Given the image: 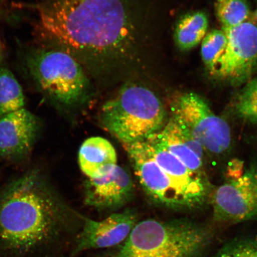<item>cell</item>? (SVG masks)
I'll return each instance as SVG.
<instances>
[{
  "label": "cell",
  "instance_id": "cell-1",
  "mask_svg": "<svg viewBox=\"0 0 257 257\" xmlns=\"http://www.w3.org/2000/svg\"><path fill=\"white\" fill-rule=\"evenodd\" d=\"M35 9L43 45L75 58L93 81L123 84L148 72L153 35L135 0H41Z\"/></svg>",
  "mask_w": 257,
  "mask_h": 257
},
{
  "label": "cell",
  "instance_id": "cell-2",
  "mask_svg": "<svg viewBox=\"0 0 257 257\" xmlns=\"http://www.w3.org/2000/svg\"><path fill=\"white\" fill-rule=\"evenodd\" d=\"M68 211L43 173L30 170L0 188V240L10 248L30 249L46 240Z\"/></svg>",
  "mask_w": 257,
  "mask_h": 257
},
{
  "label": "cell",
  "instance_id": "cell-3",
  "mask_svg": "<svg viewBox=\"0 0 257 257\" xmlns=\"http://www.w3.org/2000/svg\"><path fill=\"white\" fill-rule=\"evenodd\" d=\"M169 115L152 89L138 80L123 83L102 105V126L122 144L146 141L165 126Z\"/></svg>",
  "mask_w": 257,
  "mask_h": 257
},
{
  "label": "cell",
  "instance_id": "cell-4",
  "mask_svg": "<svg viewBox=\"0 0 257 257\" xmlns=\"http://www.w3.org/2000/svg\"><path fill=\"white\" fill-rule=\"evenodd\" d=\"M25 65L35 86L58 107H76L91 92V78L82 64L65 51L42 45L27 54Z\"/></svg>",
  "mask_w": 257,
  "mask_h": 257
},
{
  "label": "cell",
  "instance_id": "cell-5",
  "mask_svg": "<svg viewBox=\"0 0 257 257\" xmlns=\"http://www.w3.org/2000/svg\"><path fill=\"white\" fill-rule=\"evenodd\" d=\"M210 235L184 220L138 221L130 236L110 257H198Z\"/></svg>",
  "mask_w": 257,
  "mask_h": 257
},
{
  "label": "cell",
  "instance_id": "cell-6",
  "mask_svg": "<svg viewBox=\"0 0 257 257\" xmlns=\"http://www.w3.org/2000/svg\"><path fill=\"white\" fill-rule=\"evenodd\" d=\"M170 110V117L205 151L220 154L229 150L232 139L229 124L215 114L200 95L181 93L173 99Z\"/></svg>",
  "mask_w": 257,
  "mask_h": 257
},
{
  "label": "cell",
  "instance_id": "cell-7",
  "mask_svg": "<svg viewBox=\"0 0 257 257\" xmlns=\"http://www.w3.org/2000/svg\"><path fill=\"white\" fill-rule=\"evenodd\" d=\"M227 44L211 75L240 84L248 79L257 67V25L249 21L228 30Z\"/></svg>",
  "mask_w": 257,
  "mask_h": 257
},
{
  "label": "cell",
  "instance_id": "cell-8",
  "mask_svg": "<svg viewBox=\"0 0 257 257\" xmlns=\"http://www.w3.org/2000/svg\"><path fill=\"white\" fill-rule=\"evenodd\" d=\"M123 146L141 186L151 200L162 207L188 210L181 192L154 159L146 141Z\"/></svg>",
  "mask_w": 257,
  "mask_h": 257
},
{
  "label": "cell",
  "instance_id": "cell-9",
  "mask_svg": "<svg viewBox=\"0 0 257 257\" xmlns=\"http://www.w3.org/2000/svg\"><path fill=\"white\" fill-rule=\"evenodd\" d=\"M210 200L217 221L236 223L256 218L257 167L218 186Z\"/></svg>",
  "mask_w": 257,
  "mask_h": 257
},
{
  "label": "cell",
  "instance_id": "cell-10",
  "mask_svg": "<svg viewBox=\"0 0 257 257\" xmlns=\"http://www.w3.org/2000/svg\"><path fill=\"white\" fill-rule=\"evenodd\" d=\"M41 130L39 118L25 107L0 115V159L11 162L24 160Z\"/></svg>",
  "mask_w": 257,
  "mask_h": 257
},
{
  "label": "cell",
  "instance_id": "cell-11",
  "mask_svg": "<svg viewBox=\"0 0 257 257\" xmlns=\"http://www.w3.org/2000/svg\"><path fill=\"white\" fill-rule=\"evenodd\" d=\"M138 221L136 211L130 209L112 214L100 221L85 218L74 253L119 246L130 236Z\"/></svg>",
  "mask_w": 257,
  "mask_h": 257
},
{
  "label": "cell",
  "instance_id": "cell-12",
  "mask_svg": "<svg viewBox=\"0 0 257 257\" xmlns=\"http://www.w3.org/2000/svg\"><path fill=\"white\" fill-rule=\"evenodd\" d=\"M134 191L131 173L116 165L104 175L86 180L84 202L97 210H115L126 204Z\"/></svg>",
  "mask_w": 257,
  "mask_h": 257
},
{
  "label": "cell",
  "instance_id": "cell-13",
  "mask_svg": "<svg viewBox=\"0 0 257 257\" xmlns=\"http://www.w3.org/2000/svg\"><path fill=\"white\" fill-rule=\"evenodd\" d=\"M146 141L154 159L175 183L184 198L188 210L203 204L207 198L208 191L205 176L191 171L152 136Z\"/></svg>",
  "mask_w": 257,
  "mask_h": 257
},
{
  "label": "cell",
  "instance_id": "cell-14",
  "mask_svg": "<svg viewBox=\"0 0 257 257\" xmlns=\"http://www.w3.org/2000/svg\"><path fill=\"white\" fill-rule=\"evenodd\" d=\"M78 162L80 170L88 178H95L117 165L116 151L105 138L91 137L80 146Z\"/></svg>",
  "mask_w": 257,
  "mask_h": 257
},
{
  "label": "cell",
  "instance_id": "cell-15",
  "mask_svg": "<svg viewBox=\"0 0 257 257\" xmlns=\"http://www.w3.org/2000/svg\"><path fill=\"white\" fill-rule=\"evenodd\" d=\"M152 137L191 171L205 176L202 160L186 146L180 134L178 124L171 117L162 130Z\"/></svg>",
  "mask_w": 257,
  "mask_h": 257
},
{
  "label": "cell",
  "instance_id": "cell-16",
  "mask_svg": "<svg viewBox=\"0 0 257 257\" xmlns=\"http://www.w3.org/2000/svg\"><path fill=\"white\" fill-rule=\"evenodd\" d=\"M208 25L207 16L204 12H195L183 16L177 22L174 32L176 46L185 51L198 46L207 34Z\"/></svg>",
  "mask_w": 257,
  "mask_h": 257
},
{
  "label": "cell",
  "instance_id": "cell-17",
  "mask_svg": "<svg viewBox=\"0 0 257 257\" xmlns=\"http://www.w3.org/2000/svg\"><path fill=\"white\" fill-rule=\"evenodd\" d=\"M20 84L8 68L0 67V115L25 108Z\"/></svg>",
  "mask_w": 257,
  "mask_h": 257
},
{
  "label": "cell",
  "instance_id": "cell-18",
  "mask_svg": "<svg viewBox=\"0 0 257 257\" xmlns=\"http://www.w3.org/2000/svg\"><path fill=\"white\" fill-rule=\"evenodd\" d=\"M214 9L222 30L236 27L253 16L247 0H216Z\"/></svg>",
  "mask_w": 257,
  "mask_h": 257
},
{
  "label": "cell",
  "instance_id": "cell-19",
  "mask_svg": "<svg viewBox=\"0 0 257 257\" xmlns=\"http://www.w3.org/2000/svg\"><path fill=\"white\" fill-rule=\"evenodd\" d=\"M227 44V35L222 29L212 30L202 40L201 48L202 59L211 74L217 61L223 55Z\"/></svg>",
  "mask_w": 257,
  "mask_h": 257
},
{
  "label": "cell",
  "instance_id": "cell-20",
  "mask_svg": "<svg viewBox=\"0 0 257 257\" xmlns=\"http://www.w3.org/2000/svg\"><path fill=\"white\" fill-rule=\"evenodd\" d=\"M236 110L240 117L257 123V78L249 82L240 92Z\"/></svg>",
  "mask_w": 257,
  "mask_h": 257
},
{
  "label": "cell",
  "instance_id": "cell-21",
  "mask_svg": "<svg viewBox=\"0 0 257 257\" xmlns=\"http://www.w3.org/2000/svg\"><path fill=\"white\" fill-rule=\"evenodd\" d=\"M214 257H257V236L231 243Z\"/></svg>",
  "mask_w": 257,
  "mask_h": 257
},
{
  "label": "cell",
  "instance_id": "cell-22",
  "mask_svg": "<svg viewBox=\"0 0 257 257\" xmlns=\"http://www.w3.org/2000/svg\"><path fill=\"white\" fill-rule=\"evenodd\" d=\"M253 18L254 19L255 23L257 25V0H256V6L254 12H253Z\"/></svg>",
  "mask_w": 257,
  "mask_h": 257
},
{
  "label": "cell",
  "instance_id": "cell-23",
  "mask_svg": "<svg viewBox=\"0 0 257 257\" xmlns=\"http://www.w3.org/2000/svg\"><path fill=\"white\" fill-rule=\"evenodd\" d=\"M3 46L1 42V39H0V62H1L3 58Z\"/></svg>",
  "mask_w": 257,
  "mask_h": 257
}]
</instances>
